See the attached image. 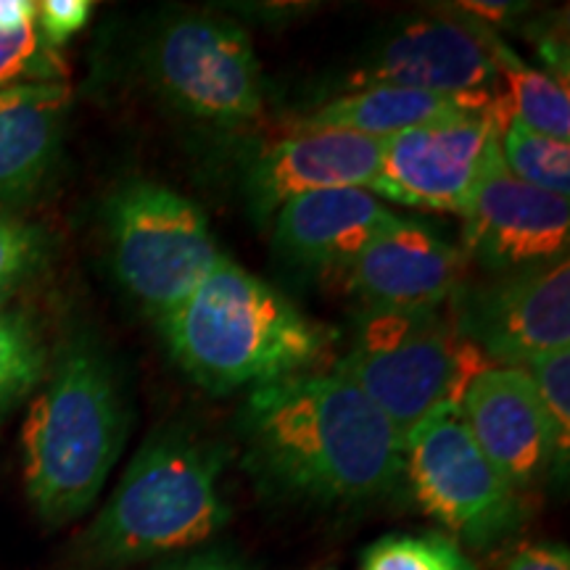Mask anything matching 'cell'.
<instances>
[{"mask_svg": "<svg viewBox=\"0 0 570 570\" xmlns=\"http://www.w3.org/2000/svg\"><path fill=\"white\" fill-rule=\"evenodd\" d=\"M159 570H246L238 562L225 558L219 552H209V554H190V558L183 560H173L167 566H161Z\"/></svg>", "mask_w": 570, "mask_h": 570, "instance_id": "cell-28", "label": "cell"}, {"mask_svg": "<svg viewBox=\"0 0 570 570\" xmlns=\"http://www.w3.org/2000/svg\"><path fill=\"white\" fill-rule=\"evenodd\" d=\"M404 479L412 497L452 539L491 547L523 520L518 491L470 436L460 410L425 420L404 444Z\"/></svg>", "mask_w": 570, "mask_h": 570, "instance_id": "cell-8", "label": "cell"}, {"mask_svg": "<svg viewBox=\"0 0 570 570\" xmlns=\"http://www.w3.org/2000/svg\"><path fill=\"white\" fill-rule=\"evenodd\" d=\"M462 9H470V13H475V17L489 19V21H499L508 17V13H512V6H504V3H465Z\"/></svg>", "mask_w": 570, "mask_h": 570, "instance_id": "cell-29", "label": "cell"}, {"mask_svg": "<svg viewBox=\"0 0 570 570\" xmlns=\"http://www.w3.org/2000/svg\"><path fill=\"white\" fill-rule=\"evenodd\" d=\"M46 354L32 327L0 309V412L17 407L38 386Z\"/></svg>", "mask_w": 570, "mask_h": 570, "instance_id": "cell-23", "label": "cell"}, {"mask_svg": "<svg viewBox=\"0 0 570 570\" xmlns=\"http://www.w3.org/2000/svg\"><path fill=\"white\" fill-rule=\"evenodd\" d=\"M499 154L504 167L520 183L544 194L568 198L570 194V142L550 138L510 119L499 135Z\"/></svg>", "mask_w": 570, "mask_h": 570, "instance_id": "cell-21", "label": "cell"}, {"mask_svg": "<svg viewBox=\"0 0 570 570\" xmlns=\"http://www.w3.org/2000/svg\"><path fill=\"white\" fill-rule=\"evenodd\" d=\"M458 327L494 365L529 367L570 346V265L566 259L510 273L462 306Z\"/></svg>", "mask_w": 570, "mask_h": 570, "instance_id": "cell-11", "label": "cell"}, {"mask_svg": "<svg viewBox=\"0 0 570 570\" xmlns=\"http://www.w3.org/2000/svg\"><path fill=\"white\" fill-rule=\"evenodd\" d=\"M504 130L502 111H460L383 140L375 196L465 214Z\"/></svg>", "mask_w": 570, "mask_h": 570, "instance_id": "cell-9", "label": "cell"}, {"mask_svg": "<svg viewBox=\"0 0 570 570\" xmlns=\"http://www.w3.org/2000/svg\"><path fill=\"white\" fill-rule=\"evenodd\" d=\"M69 67L59 48L38 30V3L0 0V90L13 85L67 82Z\"/></svg>", "mask_w": 570, "mask_h": 570, "instance_id": "cell-20", "label": "cell"}, {"mask_svg": "<svg viewBox=\"0 0 570 570\" xmlns=\"http://www.w3.org/2000/svg\"><path fill=\"white\" fill-rule=\"evenodd\" d=\"M159 327L185 373L214 394L298 375L325 352L309 317L227 256Z\"/></svg>", "mask_w": 570, "mask_h": 570, "instance_id": "cell-3", "label": "cell"}, {"mask_svg": "<svg viewBox=\"0 0 570 570\" xmlns=\"http://www.w3.org/2000/svg\"><path fill=\"white\" fill-rule=\"evenodd\" d=\"M111 265L146 315L167 317L219 262L198 206L151 180L119 185L106 202Z\"/></svg>", "mask_w": 570, "mask_h": 570, "instance_id": "cell-6", "label": "cell"}, {"mask_svg": "<svg viewBox=\"0 0 570 570\" xmlns=\"http://www.w3.org/2000/svg\"><path fill=\"white\" fill-rule=\"evenodd\" d=\"M125 436L127 410L111 362L92 338L69 336L21 428L24 487L42 523L59 529L92 508Z\"/></svg>", "mask_w": 570, "mask_h": 570, "instance_id": "cell-2", "label": "cell"}, {"mask_svg": "<svg viewBox=\"0 0 570 570\" xmlns=\"http://www.w3.org/2000/svg\"><path fill=\"white\" fill-rule=\"evenodd\" d=\"M523 370L531 375L541 407L550 417L558 462L566 465L570 452V352L562 348V352L547 354Z\"/></svg>", "mask_w": 570, "mask_h": 570, "instance_id": "cell-24", "label": "cell"}, {"mask_svg": "<svg viewBox=\"0 0 570 570\" xmlns=\"http://www.w3.org/2000/svg\"><path fill=\"white\" fill-rule=\"evenodd\" d=\"M148 75L177 111L235 130L259 119L262 67L252 38L217 13H180L156 32Z\"/></svg>", "mask_w": 570, "mask_h": 570, "instance_id": "cell-7", "label": "cell"}, {"mask_svg": "<svg viewBox=\"0 0 570 570\" xmlns=\"http://www.w3.org/2000/svg\"><path fill=\"white\" fill-rule=\"evenodd\" d=\"M377 85L483 106L499 101V71L489 35L454 19L412 21L377 48L367 67L348 77V90Z\"/></svg>", "mask_w": 570, "mask_h": 570, "instance_id": "cell-12", "label": "cell"}, {"mask_svg": "<svg viewBox=\"0 0 570 570\" xmlns=\"http://www.w3.org/2000/svg\"><path fill=\"white\" fill-rule=\"evenodd\" d=\"M497 104L483 106L462 101V98L436 96V92L377 85V88L348 90L344 96L323 104L309 117L298 119V130H344L365 135V138L389 140L394 135L415 130V127L439 122L449 114L487 111L497 109Z\"/></svg>", "mask_w": 570, "mask_h": 570, "instance_id": "cell-18", "label": "cell"}, {"mask_svg": "<svg viewBox=\"0 0 570 570\" xmlns=\"http://www.w3.org/2000/svg\"><path fill=\"white\" fill-rule=\"evenodd\" d=\"M494 362L439 309L367 312L352 352L336 365L407 444L425 420L460 410L470 383Z\"/></svg>", "mask_w": 570, "mask_h": 570, "instance_id": "cell-5", "label": "cell"}, {"mask_svg": "<svg viewBox=\"0 0 570 570\" xmlns=\"http://www.w3.org/2000/svg\"><path fill=\"white\" fill-rule=\"evenodd\" d=\"M396 214L362 188L315 190L291 198L273 217L275 244L304 267L346 269Z\"/></svg>", "mask_w": 570, "mask_h": 570, "instance_id": "cell-16", "label": "cell"}, {"mask_svg": "<svg viewBox=\"0 0 570 570\" xmlns=\"http://www.w3.org/2000/svg\"><path fill=\"white\" fill-rule=\"evenodd\" d=\"M344 273L370 312L439 309L465 281L468 256L428 227L399 217Z\"/></svg>", "mask_w": 570, "mask_h": 570, "instance_id": "cell-14", "label": "cell"}, {"mask_svg": "<svg viewBox=\"0 0 570 570\" xmlns=\"http://www.w3.org/2000/svg\"><path fill=\"white\" fill-rule=\"evenodd\" d=\"M225 449L188 431L156 433L77 541V570H122L209 541L230 518Z\"/></svg>", "mask_w": 570, "mask_h": 570, "instance_id": "cell-4", "label": "cell"}, {"mask_svg": "<svg viewBox=\"0 0 570 570\" xmlns=\"http://www.w3.org/2000/svg\"><path fill=\"white\" fill-rule=\"evenodd\" d=\"M383 140L344 130H298L256 156L246 177L256 219L269 223L277 209L304 194L362 188L375 194Z\"/></svg>", "mask_w": 570, "mask_h": 570, "instance_id": "cell-15", "label": "cell"}, {"mask_svg": "<svg viewBox=\"0 0 570 570\" xmlns=\"http://www.w3.org/2000/svg\"><path fill=\"white\" fill-rule=\"evenodd\" d=\"M504 570H570L568 547L560 544H529L508 560Z\"/></svg>", "mask_w": 570, "mask_h": 570, "instance_id": "cell-27", "label": "cell"}, {"mask_svg": "<svg viewBox=\"0 0 570 570\" xmlns=\"http://www.w3.org/2000/svg\"><path fill=\"white\" fill-rule=\"evenodd\" d=\"M71 106L67 82L0 90V202L30 198L61 154Z\"/></svg>", "mask_w": 570, "mask_h": 570, "instance_id": "cell-17", "label": "cell"}, {"mask_svg": "<svg viewBox=\"0 0 570 570\" xmlns=\"http://www.w3.org/2000/svg\"><path fill=\"white\" fill-rule=\"evenodd\" d=\"M489 35V48L499 71V111L504 127L510 119L550 138L568 140L570 135V98L568 88L554 77L533 69L512 53L502 40Z\"/></svg>", "mask_w": 570, "mask_h": 570, "instance_id": "cell-19", "label": "cell"}, {"mask_svg": "<svg viewBox=\"0 0 570 570\" xmlns=\"http://www.w3.org/2000/svg\"><path fill=\"white\" fill-rule=\"evenodd\" d=\"M46 240L40 230L0 214V302L21 288L40 267Z\"/></svg>", "mask_w": 570, "mask_h": 570, "instance_id": "cell-25", "label": "cell"}, {"mask_svg": "<svg viewBox=\"0 0 570 570\" xmlns=\"http://www.w3.org/2000/svg\"><path fill=\"white\" fill-rule=\"evenodd\" d=\"M360 570H479L444 533H389L362 552Z\"/></svg>", "mask_w": 570, "mask_h": 570, "instance_id": "cell-22", "label": "cell"}, {"mask_svg": "<svg viewBox=\"0 0 570 570\" xmlns=\"http://www.w3.org/2000/svg\"><path fill=\"white\" fill-rule=\"evenodd\" d=\"M470 436L512 489H531L558 462L550 417L523 367L494 365L460 404Z\"/></svg>", "mask_w": 570, "mask_h": 570, "instance_id": "cell-13", "label": "cell"}, {"mask_svg": "<svg viewBox=\"0 0 570 570\" xmlns=\"http://www.w3.org/2000/svg\"><path fill=\"white\" fill-rule=\"evenodd\" d=\"M465 256L499 273H520L566 259L570 244L568 198L520 183L499 148L483 169L465 214Z\"/></svg>", "mask_w": 570, "mask_h": 570, "instance_id": "cell-10", "label": "cell"}, {"mask_svg": "<svg viewBox=\"0 0 570 570\" xmlns=\"http://www.w3.org/2000/svg\"><path fill=\"white\" fill-rule=\"evenodd\" d=\"M90 0H42L38 3V30L48 46L61 48L88 24Z\"/></svg>", "mask_w": 570, "mask_h": 570, "instance_id": "cell-26", "label": "cell"}, {"mask_svg": "<svg viewBox=\"0 0 570 570\" xmlns=\"http://www.w3.org/2000/svg\"><path fill=\"white\" fill-rule=\"evenodd\" d=\"M240 433L246 468L275 494L354 508L404 481V449L394 428L336 370L252 389Z\"/></svg>", "mask_w": 570, "mask_h": 570, "instance_id": "cell-1", "label": "cell"}]
</instances>
